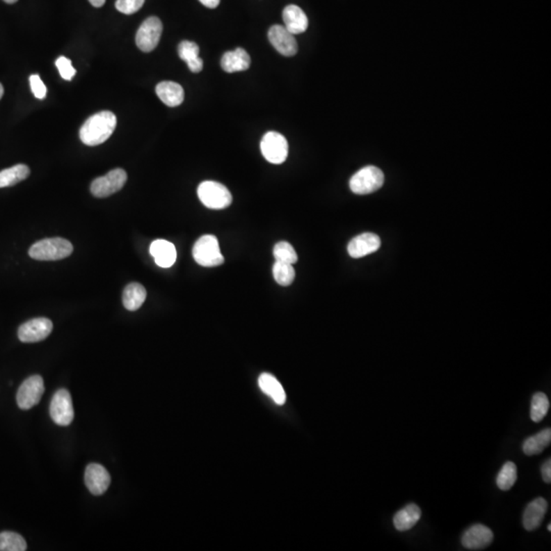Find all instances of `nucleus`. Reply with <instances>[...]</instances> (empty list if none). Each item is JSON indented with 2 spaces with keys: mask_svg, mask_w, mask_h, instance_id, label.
<instances>
[{
  "mask_svg": "<svg viewBox=\"0 0 551 551\" xmlns=\"http://www.w3.org/2000/svg\"><path fill=\"white\" fill-rule=\"evenodd\" d=\"M117 127V118L111 111H104L91 115L81 127L80 139L88 146L106 142Z\"/></svg>",
  "mask_w": 551,
  "mask_h": 551,
  "instance_id": "obj_1",
  "label": "nucleus"
},
{
  "mask_svg": "<svg viewBox=\"0 0 551 551\" xmlns=\"http://www.w3.org/2000/svg\"><path fill=\"white\" fill-rule=\"evenodd\" d=\"M73 245L63 238H47L31 246L29 255L37 260H60L70 257Z\"/></svg>",
  "mask_w": 551,
  "mask_h": 551,
  "instance_id": "obj_2",
  "label": "nucleus"
},
{
  "mask_svg": "<svg viewBox=\"0 0 551 551\" xmlns=\"http://www.w3.org/2000/svg\"><path fill=\"white\" fill-rule=\"evenodd\" d=\"M192 255L195 262L205 268L221 266L225 262L218 238L214 235L201 236L194 244Z\"/></svg>",
  "mask_w": 551,
  "mask_h": 551,
  "instance_id": "obj_3",
  "label": "nucleus"
},
{
  "mask_svg": "<svg viewBox=\"0 0 551 551\" xmlns=\"http://www.w3.org/2000/svg\"><path fill=\"white\" fill-rule=\"evenodd\" d=\"M384 180V174L379 168L369 166L362 168L351 177L349 187L353 193L366 195L379 190Z\"/></svg>",
  "mask_w": 551,
  "mask_h": 551,
  "instance_id": "obj_4",
  "label": "nucleus"
},
{
  "mask_svg": "<svg viewBox=\"0 0 551 551\" xmlns=\"http://www.w3.org/2000/svg\"><path fill=\"white\" fill-rule=\"evenodd\" d=\"M198 198L201 202L211 209H224L232 203V194L228 188L214 181H205L198 186Z\"/></svg>",
  "mask_w": 551,
  "mask_h": 551,
  "instance_id": "obj_5",
  "label": "nucleus"
},
{
  "mask_svg": "<svg viewBox=\"0 0 551 551\" xmlns=\"http://www.w3.org/2000/svg\"><path fill=\"white\" fill-rule=\"evenodd\" d=\"M260 150L269 163L281 165L288 157L287 139L280 133L271 131L262 137Z\"/></svg>",
  "mask_w": 551,
  "mask_h": 551,
  "instance_id": "obj_6",
  "label": "nucleus"
},
{
  "mask_svg": "<svg viewBox=\"0 0 551 551\" xmlns=\"http://www.w3.org/2000/svg\"><path fill=\"white\" fill-rule=\"evenodd\" d=\"M127 182V173L122 168H115L107 173L106 176L95 179L91 184L92 195L97 198H106L120 191Z\"/></svg>",
  "mask_w": 551,
  "mask_h": 551,
  "instance_id": "obj_7",
  "label": "nucleus"
},
{
  "mask_svg": "<svg viewBox=\"0 0 551 551\" xmlns=\"http://www.w3.org/2000/svg\"><path fill=\"white\" fill-rule=\"evenodd\" d=\"M45 381L39 375L31 376L19 386L17 393V404L21 410H30L40 402L45 393Z\"/></svg>",
  "mask_w": 551,
  "mask_h": 551,
  "instance_id": "obj_8",
  "label": "nucleus"
},
{
  "mask_svg": "<svg viewBox=\"0 0 551 551\" xmlns=\"http://www.w3.org/2000/svg\"><path fill=\"white\" fill-rule=\"evenodd\" d=\"M52 421L58 426H69L73 422L74 406L69 391L60 389L52 397L49 408Z\"/></svg>",
  "mask_w": 551,
  "mask_h": 551,
  "instance_id": "obj_9",
  "label": "nucleus"
},
{
  "mask_svg": "<svg viewBox=\"0 0 551 551\" xmlns=\"http://www.w3.org/2000/svg\"><path fill=\"white\" fill-rule=\"evenodd\" d=\"M163 33V24L157 17L146 19L140 26L136 34V45L143 52H150L155 49Z\"/></svg>",
  "mask_w": 551,
  "mask_h": 551,
  "instance_id": "obj_10",
  "label": "nucleus"
},
{
  "mask_svg": "<svg viewBox=\"0 0 551 551\" xmlns=\"http://www.w3.org/2000/svg\"><path fill=\"white\" fill-rule=\"evenodd\" d=\"M54 329L49 319L36 318L19 326L17 337L24 343H36L45 340Z\"/></svg>",
  "mask_w": 551,
  "mask_h": 551,
  "instance_id": "obj_11",
  "label": "nucleus"
},
{
  "mask_svg": "<svg viewBox=\"0 0 551 551\" xmlns=\"http://www.w3.org/2000/svg\"><path fill=\"white\" fill-rule=\"evenodd\" d=\"M269 40L276 50L284 56H293L297 54L298 45L294 35L284 26L274 25L268 33Z\"/></svg>",
  "mask_w": 551,
  "mask_h": 551,
  "instance_id": "obj_12",
  "label": "nucleus"
},
{
  "mask_svg": "<svg viewBox=\"0 0 551 551\" xmlns=\"http://www.w3.org/2000/svg\"><path fill=\"white\" fill-rule=\"evenodd\" d=\"M492 541H493V532L488 527L482 524H476L470 527L461 538L463 548L470 550H485Z\"/></svg>",
  "mask_w": 551,
  "mask_h": 551,
  "instance_id": "obj_13",
  "label": "nucleus"
},
{
  "mask_svg": "<svg viewBox=\"0 0 551 551\" xmlns=\"http://www.w3.org/2000/svg\"><path fill=\"white\" fill-rule=\"evenodd\" d=\"M111 474L104 465L90 463L85 471V484L93 495L106 493L111 485Z\"/></svg>",
  "mask_w": 551,
  "mask_h": 551,
  "instance_id": "obj_14",
  "label": "nucleus"
},
{
  "mask_svg": "<svg viewBox=\"0 0 551 551\" xmlns=\"http://www.w3.org/2000/svg\"><path fill=\"white\" fill-rule=\"evenodd\" d=\"M380 246H381V240L379 236L373 233H364L356 236L349 242L347 250L353 259H360L376 253Z\"/></svg>",
  "mask_w": 551,
  "mask_h": 551,
  "instance_id": "obj_15",
  "label": "nucleus"
},
{
  "mask_svg": "<svg viewBox=\"0 0 551 551\" xmlns=\"http://www.w3.org/2000/svg\"><path fill=\"white\" fill-rule=\"evenodd\" d=\"M548 511V502L544 498L538 497L527 505L522 515V525L527 531H534L543 522Z\"/></svg>",
  "mask_w": 551,
  "mask_h": 551,
  "instance_id": "obj_16",
  "label": "nucleus"
},
{
  "mask_svg": "<svg viewBox=\"0 0 551 551\" xmlns=\"http://www.w3.org/2000/svg\"><path fill=\"white\" fill-rule=\"evenodd\" d=\"M150 255L161 268H170L177 259L176 247L167 240L159 239L150 245Z\"/></svg>",
  "mask_w": 551,
  "mask_h": 551,
  "instance_id": "obj_17",
  "label": "nucleus"
},
{
  "mask_svg": "<svg viewBox=\"0 0 551 551\" xmlns=\"http://www.w3.org/2000/svg\"><path fill=\"white\" fill-rule=\"evenodd\" d=\"M250 56L246 50L240 47L226 52L221 60V67L227 73L246 71L250 67Z\"/></svg>",
  "mask_w": 551,
  "mask_h": 551,
  "instance_id": "obj_18",
  "label": "nucleus"
},
{
  "mask_svg": "<svg viewBox=\"0 0 551 551\" xmlns=\"http://www.w3.org/2000/svg\"><path fill=\"white\" fill-rule=\"evenodd\" d=\"M283 21L286 29L293 35L305 32L308 27V19L305 13L299 6L290 4L283 10Z\"/></svg>",
  "mask_w": 551,
  "mask_h": 551,
  "instance_id": "obj_19",
  "label": "nucleus"
},
{
  "mask_svg": "<svg viewBox=\"0 0 551 551\" xmlns=\"http://www.w3.org/2000/svg\"><path fill=\"white\" fill-rule=\"evenodd\" d=\"M157 96L159 99L170 107H175L180 106L184 100V90L182 86L179 85L178 83L172 82V81H163V82L157 84Z\"/></svg>",
  "mask_w": 551,
  "mask_h": 551,
  "instance_id": "obj_20",
  "label": "nucleus"
},
{
  "mask_svg": "<svg viewBox=\"0 0 551 551\" xmlns=\"http://www.w3.org/2000/svg\"><path fill=\"white\" fill-rule=\"evenodd\" d=\"M421 509L417 504H408L397 511V515L393 518V524L397 530L404 532L413 529L421 519Z\"/></svg>",
  "mask_w": 551,
  "mask_h": 551,
  "instance_id": "obj_21",
  "label": "nucleus"
},
{
  "mask_svg": "<svg viewBox=\"0 0 551 551\" xmlns=\"http://www.w3.org/2000/svg\"><path fill=\"white\" fill-rule=\"evenodd\" d=\"M259 386L264 394L274 400L275 404L283 406L286 402V393L281 383L271 374L264 373L259 376Z\"/></svg>",
  "mask_w": 551,
  "mask_h": 551,
  "instance_id": "obj_22",
  "label": "nucleus"
},
{
  "mask_svg": "<svg viewBox=\"0 0 551 551\" xmlns=\"http://www.w3.org/2000/svg\"><path fill=\"white\" fill-rule=\"evenodd\" d=\"M178 54L181 60L187 63L192 73L202 71L203 61L199 58V47L195 42L184 40L178 46Z\"/></svg>",
  "mask_w": 551,
  "mask_h": 551,
  "instance_id": "obj_23",
  "label": "nucleus"
},
{
  "mask_svg": "<svg viewBox=\"0 0 551 551\" xmlns=\"http://www.w3.org/2000/svg\"><path fill=\"white\" fill-rule=\"evenodd\" d=\"M147 293L143 285L136 282L130 283L125 287L122 292V305L130 312H135L143 305Z\"/></svg>",
  "mask_w": 551,
  "mask_h": 551,
  "instance_id": "obj_24",
  "label": "nucleus"
},
{
  "mask_svg": "<svg viewBox=\"0 0 551 551\" xmlns=\"http://www.w3.org/2000/svg\"><path fill=\"white\" fill-rule=\"evenodd\" d=\"M551 442V430L550 428L529 437L522 444V452L527 456H536L541 454Z\"/></svg>",
  "mask_w": 551,
  "mask_h": 551,
  "instance_id": "obj_25",
  "label": "nucleus"
},
{
  "mask_svg": "<svg viewBox=\"0 0 551 551\" xmlns=\"http://www.w3.org/2000/svg\"><path fill=\"white\" fill-rule=\"evenodd\" d=\"M30 168L26 165H17L0 172V188L10 187L26 180L29 177Z\"/></svg>",
  "mask_w": 551,
  "mask_h": 551,
  "instance_id": "obj_26",
  "label": "nucleus"
},
{
  "mask_svg": "<svg viewBox=\"0 0 551 551\" xmlns=\"http://www.w3.org/2000/svg\"><path fill=\"white\" fill-rule=\"evenodd\" d=\"M517 481V465L513 461H507L496 477V485L502 491H507Z\"/></svg>",
  "mask_w": 551,
  "mask_h": 551,
  "instance_id": "obj_27",
  "label": "nucleus"
},
{
  "mask_svg": "<svg viewBox=\"0 0 551 551\" xmlns=\"http://www.w3.org/2000/svg\"><path fill=\"white\" fill-rule=\"evenodd\" d=\"M548 410H550V400L546 394L543 392L535 393L531 401V420L535 423H539L546 417Z\"/></svg>",
  "mask_w": 551,
  "mask_h": 551,
  "instance_id": "obj_28",
  "label": "nucleus"
},
{
  "mask_svg": "<svg viewBox=\"0 0 551 551\" xmlns=\"http://www.w3.org/2000/svg\"><path fill=\"white\" fill-rule=\"evenodd\" d=\"M27 543L21 535L15 532L0 533V551H25Z\"/></svg>",
  "mask_w": 551,
  "mask_h": 551,
  "instance_id": "obj_29",
  "label": "nucleus"
},
{
  "mask_svg": "<svg viewBox=\"0 0 551 551\" xmlns=\"http://www.w3.org/2000/svg\"><path fill=\"white\" fill-rule=\"evenodd\" d=\"M275 281L281 286H289L294 281L295 271L293 264L275 262L273 266Z\"/></svg>",
  "mask_w": 551,
  "mask_h": 551,
  "instance_id": "obj_30",
  "label": "nucleus"
},
{
  "mask_svg": "<svg viewBox=\"0 0 551 551\" xmlns=\"http://www.w3.org/2000/svg\"><path fill=\"white\" fill-rule=\"evenodd\" d=\"M274 257L276 262H285V264H295L298 259L294 247L286 241H281L275 245Z\"/></svg>",
  "mask_w": 551,
  "mask_h": 551,
  "instance_id": "obj_31",
  "label": "nucleus"
},
{
  "mask_svg": "<svg viewBox=\"0 0 551 551\" xmlns=\"http://www.w3.org/2000/svg\"><path fill=\"white\" fill-rule=\"evenodd\" d=\"M145 0H117L115 8L125 15H132L137 13L143 6Z\"/></svg>",
  "mask_w": 551,
  "mask_h": 551,
  "instance_id": "obj_32",
  "label": "nucleus"
},
{
  "mask_svg": "<svg viewBox=\"0 0 551 551\" xmlns=\"http://www.w3.org/2000/svg\"><path fill=\"white\" fill-rule=\"evenodd\" d=\"M56 67L60 72L61 76L65 80L71 81L73 77L76 75V69L72 65V61L65 56H61L56 61Z\"/></svg>",
  "mask_w": 551,
  "mask_h": 551,
  "instance_id": "obj_33",
  "label": "nucleus"
},
{
  "mask_svg": "<svg viewBox=\"0 0 551 551\" xmlns=\"http://www.w3.org/2000/svg\"><path fill=\"white\" fill-rule=\"evenodd\" d=\"M31 90L34 94L35 97L38 99H45L46 93H47V88H46L45 83L41 80L40 77L38 75H32L30 77Z\"/></svg>",
  "mask_w": 551,
  "mask_h": 551,
  "instance_id": "obj_34",
  "label": "nucleus"
},
{
  "mask_svg": "<svg viewBox=\"0 0 551 551\" xmlns=\"http://www.w3.org/2000/svg\"><path fill=\"white\" fill-rule=\"evenodd\" d=\"M542 478H543L544 482L548 483L550 484L551 481V461L548 459V461L544 463V465H542Z\"/></svg>",
  "mask_w": 551,
  "mask_h": 551,
  "instance_id": "obj_35",
  "label": "nucleus"
},
{
  "mask_svg": "<svg viewBox=\"0 0 551 551\" xmlns=\"http://www.w3.org/2000/svg\"><path fill=\"white\" fill-rule=\"evenodd\" d=\"M203 6L209 8H216L220 4L221 0H199Z\"/></svg>",
  "mask_w": 551,
  "mask_h": 551,
  "instance_id": "obj_36",
  "label": "nucleus"
},
{
  "mask_svg": "<svg viewBox=\"0 0 551 551\" xmlns=\"http://www.w3.org/2000/svg\"><path fill=\"white\" fill-rule=\"evenodd\" d=\"M106 0H89V2L94 6V8H102L104 6Z\"/></svg>",
  "mask_w": 551,
  "mask_h": 551,
  "instance_id": "obj_37",
  "label": "nucleus"
},
{
  "mask_svg": "<svg viewBox=\"0 0 551 551\" xmlns=\"http://www.w3.org/2000/svg\"><path fill=\"white\" fill-rule=\"evenodd\" d=\"M4 89L3 86H2L1 83H0V99H1L2 96H3Z\"/></svg>",
  "mask_w": 551,
  "mask_h": 551,
  "instance_id": "obj_38",
  "label": "nucleus"
},
{
  "mask_svg": "<svg viewBox=\"0 0 551 551\" xmlns=\"http://www.w3.org/2000/svg\"><path fill=\"white\" fill-rule=\"evenodd\" d=\"M3 1L6 2V3L8 4H13V3H15V2L17 1V0H3Z\"/></svg>",
  "mask_w": 551,
  "mask_h": 551,
  "instance_id": "obj_39",
  "label": "nucleus"
},
{
  "mask_svg": "<svg viewBox=\"0 0 551 551\" xmlns=\"http://www.w3.org/2000/svg\"><path fill=\"white\" fill-rule=\"evenodd\" d=\"M548 531H551V525L550 524L548 525Z\"/></svg>",
  "mask_w": 551,
  "mask_h": 551,
  "instance_id": "obj_40",
  "label": "nucleus"
}]
</instances>
